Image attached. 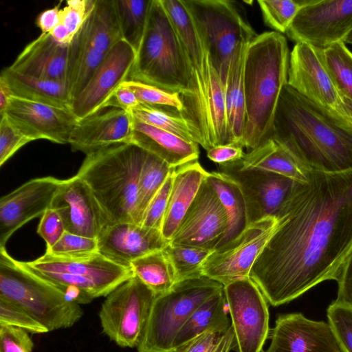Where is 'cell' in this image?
<instances>
[{
	"mask_svg": "<svg viewBox=\"0 0 352 352\" xmlns=\"http://www.w3.org/2000/svg\"><path fill=\"white\" fill-rule=\"evenodd\" d=\"M135 59L134 50L124 40L111 49L72 102L70 109L78 120L107 107L117 88L129 79Z\"/></svg>",
	"mask_w": 352,
	"mask_h": 352,
	"instance_id": "obj_16",
	"label": "cell"
},
{
	"mask_svg": "<svg viewBox=\"0 0 352 352\" xmlns=\"http://www.w3.org/2000/svg\"><path fill=\"white\" fill-rule=\"evenodd\" d=\"M337 111L352 121V100L341 96V102Z\"/></svg>",
	"mask_w": 352,
	"mask_h": 352,
	"instance_id": "obj_57",
	"label": "cell"
},
{
	"mask_svg": "<svg viewBox=\"0 0 352 352\" xmlns=\"http://www.w3.org/2000/svg\"><path fill=\"white\" fill-rule=\"evenodd\" d=\"M286 32L296 43L318 48L344 41L352 31V0H301Z\"/></svg>",
	"mask_w": 352,
	"mask_h": 352,
	"instance_id": "obj_14",
	"label": "cell"
},
{
	"mask_svg": "<svg viewBox=\"0 0 352 352\" xmlns=\"http://www.w3.org/2000/svg\"><path fill=\"white\" fill-rule=\"evenodd\" d=\"M235 163L241 169L271 172L300 183L308 180L310 171L272 138L248 151L242 160Z\"/></svg>",
	"mask_w": 352,
	"mask_h": 352,
	"instance_id": "obj_31",
	"label": "cell"
},
{
	"mask_svg": "<svg viewBox=\"0 0 352 352\" xmlns=\"http://www.w3.org/2000/svg\"><path fill=\"white\" fill-rule=\"evenodd\" d=\"M131 269L134 276L156 296L169 292L177 283L173 266L164 248L132 261Z\"/></svg>",
	"mask_w": 352,
	"mask_h": 352,
	"instance_id": "obj_34",
	"label": "cell"
},
{
	"mask_svg": "<svg viewBox=\"0 0 352 352\" xmlns=\"http://www.w3.org/2000/svg\"><path fill=\"white\" fill-rule=\"evenodd\" d=\"M264 23L278 33H286L301 7V0H259Z\"/></svg>",
	"mask_w": 352,
	"mask_h": 352,
	"instance_id": "obj_40",
	"label": "cell"
},
{
	"mask_svg": "<svg viewBox=\"0 0 352 352\" xmlns=\"http://www.w3.org/2000/svg\"><path fill=\"white\" fill-rule=\"evenodd\" d=\"M0 298L25 311L49 331L70 327L83 315L80 305L23 266L6 248H0Z\"/></svg>",
	"mask_w": 352,
	"mask_h": 352,
	"instance_id": "obj_6",
	"label": "cell"
},
{
	"mask_svg": "<svg viewBox=\"0 0 352 352\" xmlns=\"http://www.w3.org/2000/svg\"><path fill=\"white\" fill-rule=\"evenodd\" d=\"M327 316L342 352H352V307L334 300L327 309Z\"/></svg>",
	"mask_w": 352,
	"mask_h": 352,
	"instance_id": "obj_43",
	"label": "cell"
},
{
	"mask_svg": "<svg viewBox=\"0 0 352 352\" xmlns=\"http://www.w3.org/2000/svg\"><path fill=\"white\" fill-rule=\"evenodd\" d=\"M50 208L59 214L65 231L97 239L109 221L89 186L76 175L63 179Z\"/></svg>",
	"mask_w": 352,
	"mask_h": 352,
	"instance_id": "obj_20",
	"label": "cell"
},
{
	"mask_svg": "<svg viewBox=\"0 0 352 352\" xmlns=\"http://www.w3.org/2000/svg\"><path fill=\"white\" fill-rule=\"evenodd\" d=\"M164 250L173 266L177 282L202 275V265L214 250L170 243Z\"/></svg>",
	"mask_w": 352,
	"mask_h": 352,
	"instance_id": "obj_39",
	"label": "cell"
},
{
	"mask_svg": "<svg viewBox=\"0 0 352 352\" xmlns=\"http://www.w3.org/2000/svg\"><path fill=\"white\" fill-rule=\"evenodd\" d=\"M242 190L248 224L268 217H277L298 182L285 176L259 170L241 169L236 163L221 166Z\"/></svg>",
	"mask_w": 352,
	"mask_h": 352,
	"instance_id": "obj_17",
	"label": "cell"
},
{
	"mask_svg": "<svg viewBox=\"0 0 352 352\" xmlns=\"http://www.w3.org/2000/svg\"><path fill=\"white\" fill-rule=\"evenodd\" d=\"M278 225L277 217L249 223L237 237L212 252L202 265L201 274L223 286L250 277L256 260Z\"/></svg>",
	"mask_w": 352,
	"mask_h": 352,
	"instance_id": "obj_11",
	"label": "cell"
},
{
	"mask_svg": "<svg viewBox=\"0 0 352 352\" xmlns=\"http://www.w3.org/2000/svg\"><path fill=\"white\" fill-rule=\"evenodd\" d=\"M135 94L139 102L155 107H169L177 112L183 109L180 94L170 92L140 81L126 80L122 82Z\"/></svg>",
	"mask_w": 352,
	"mask_h": 352,
	"instance_id": "obj_41",
	"label": "cell"
},
{
	"mask_svg": "<svg viewBox=\"0 0 352 352\" xmlns=\"http://www.w3.org/2000/svg\"><path fill=\"white\" fill-rule=\"evenodd\" d=\"M50 34L56 42L64 45H69L74 38L67 28L61 22Z\"/></svg>",
	"mask_w": 352,
	"mask_h": 352,
	"instance_id": "obj_55",
	"label": "cell"
},
{
	"mask_svg": "<svg viewBox=\"0 0 352 352\" xmlns=\"http://www.w3.org/2000/svg\"><path fill=\"white\" fill-rule=\"evenodd\" d=\"M94 3L95 0H69L61 9V23L67 28L73 38L80 30Z\"/></svg>",
	"mask_w": 352,
	"mask_h": 352,
	"instance_id": "obj_48",
	"label": "cell"
},
{
	"mask_svg": "<svg viewBox=\"0 0 352 352\" xmlns=\"http://www.w3.org/2000/svg\"><path fill=\"white\" fill-rule=\"evenodd\" d=\"M128 80L180 95L188 89L190 69L161 0H151L145 34Z\"/></svg>",
	"mask_w": 352,
	"mask_h": 352,
	"instance_id": "obj_5",
	"label": "cell"
},
{
	"mask_svg": "<svg viewBox=\"0 0 352 352\" xmlns=\"http://www.w3.org/2000/svg\"><path fill=\"white\" fill-rule=\"evenodd\" d=\"M269 336L271 342L264 352H342L328 322L301 313L279 315Z\"/></svg>",
	"mask_w": 352,
	"mask_h": 352,
	"instance_id": "obj_22",
	"label": "cell"
},
{
	"mask_svg": "<svg viewBox=\"0 0 352 352\" xmlns=\"http://www.w3.org/2000/svg\"><path fill=\"white\" fill-rule=\"evenodd\" d=\"M345 43H349L352 45V31L350 32V34L348 35L344 41Z\"/></svg>",
	"mask_w": 352,
	"mask_h": 352,
	"instance_id": "obj_58",
	"label": "cell"
},
{
	"mask_svg": "<svg viewBox=\"0 0 352 352\" xmlns=\"http://www.w3.org/2000/svg\"><path fill=\"white\" fill-rule=\"evenodd\" d=\"M0 120V166H3L17 151L32 140L26 136L3 113Z\"/></svg>",
	"mask_w": 352,
	"mask_h": 352,
	"instance_id": "obj_47",
	"label": "cell"
},
{
	"mask_svg": "<svg viewBox=\"0 0 352 352\" xmlns=\"http://www.w3.org/2000/svg\"><path fill=\"white\" fill-rule=\"evenodd\" d=\"M248 44L241 43L236 47L230 63L225 83L226 115L230 141L231 143H238L241 146L246 119L243 72Z\"/></svg>",
	"mask_w": 352,
	"mask_h": 352,
	"instance_id": "obj_28",
	"label": "cell"
},
{
	"mask_svg": "<svg viewBox=\"0 0 352 352\" xmlns=\"http://www.w3.org/2000/svg\"><path fill=\"white\" fill-rule=\"evenodd\" d=\"M206 151L207 157L220 166L239 162L245 154L243 146L235 142L217 145Z\"/></svg>",
	"mask_w": 352,
	"mask_h": 352,
	"instance_id": "obj_51",
	"label": "cell"
},
{
	"mask_svg": "<svg viewBox=\"0 0 352 352\" xmlns=\"http://www.w3.org/2000/svg\"><path fill=\"white\" fill-rule=\"evenodd\" d=\"M133 133L131 113L108 106L78 120L69 140L73 151L86 155L108 146L131 143Z\"/></svg>",
	"mask_w": 352,
	"mask_h": 352,
	"instance_id": "obj_23",
	"label": "cell"
},
{
	"mask_svg": "<svg viewBox=\"0 0 352 352\" xmlns=\"http://www.w3.org/2000/svg\"><path fill=\"white\" fill-rule=\"evenodd\" d=\"M175 168L170 172L148 204L142 219V226L161 231L168 207Z\"/></svg>",
	"mask_w": 352,
	"mask_h": 352,
	"instance_id": "obj_46",
	"label": "cell"
},
{
	"mask_svg": "<svg viewBox=\"0 0 352 352\" xmlns=\"http://www.w3.org/2000/svg\"><path fill=\"white\" fill-rule=\"evenodd\" d=\"M304 97L337 111L341 96L320 56V48L296 43L289 54L287 83Z\"/></svg>",
	"mask_w": 352,
	"mask_h": 352,
	"instance_id": "obj_21",
	"label": "cell"
},
{
	"mask_svg": "<svg viewBox=\"0 0 352 352\" xmlns=\"http://www.w3.org/2000/svg\"><path fill=\"white\" fill-rule=\"evenodd\" d=\"M174 27L190 69L187 92L181 94L183 110L189 114L201 111L210 91L209 52L201 41L182 0H161Z\"/></svg>",
	"mask_w": 352,
	"mask_h": 352,
	"instance_id": "obj_13",
	"label": "cell"
},
{
	"mask_svg": "<svg viewBox=\"0 0 352 352\" xmlns=\"http://www.w3.org/2000/svg\"><path fill=\"white\" fill-rule=\"evenodd\" d=\"M115 1L123 40L137 55L145 34L151 0Z\"/></svg>",
	"mask_w": 352,
	"mask_h": 352,
	"instance_id": "obj_35",
	"label": "cell"
},
{
	"mask_svg": "<svg viewBox=\"0 0 352 352\" xmlns=\"http://www.w3.org/2000/svg\"><path fill=\"white\" fill-rule=\"evenodd\" d=\"M139 104L140 102L133 91L122 83L113 93L107 107H116L131 112Z\"/></svg>",
	"mask_w": 352,
	"mask_h": 352,
	"instance_id": "obj_53",
	"label": "cell"
},
{
	"mask_svg": "<svg viewBox=\"0 0 352 352\" xmlns=\"http://www.w3.org/2000/svg\"><path fill=\"white\" fill-rule=\"evenodd\" d=\"M207 179L214 188L228 220V230L218 248L237 237L248 225L246 205L240 186L229 174L221 170L208 172Z\"/></svg>",
	"mask_w": 352,
	"mask_h": 352,
	"instance_id": "obj_33",
	"label": "cell"
},
{
	"mask_svg": "<svg viewBox=\"0 0 352 352\" xmlns=\"http://www.w3.org/2000/svg\"><path fill=\"white\" fill-rule=\"evenodd\" d=\"M155 296L133 276L106 296L98 314L102 331L121 347H137Z\"/></svg>",
	"mask_w": 352,
	"mask_h": 352,
	"instance_id": "obj_10",
	"label": "cell"
},
{
	"mask_svg": "<svg viewBox=\"0 0 352 352\" xmlns=\"http://www.w3.org/2000/svg\"><path fill=\"white\" fill-rule=\"evenodd\" d=\"M13 96L8 82L2 74L0 75V115L3 114Z\"/></svg>",
	"mask_w": 352,
	"mask_h": 352,
	"instance_id": "obj_56",
	"label": "cell"
},
{
	"mask_svg": "<svg viewBox=\"0 0 352 352\" xmlns=\"http://www.w3.org/2000/svg\"><path fill=\"white\" fill-rule=\"evenodd\" d=\"M32 141L69 144L78 122L69 108L55 107L12 96L3 113Z\"/></svg>",
	"mask_w": 352,
	"mask_h": 352,
	"instance_id": "obj_19",
	"label": "cell"
},
{
	"mask_svg": "<svg viewBox=\"0 0 352 352\" xmlns=\"http://www.w3.org/2000/svg\"><path fill=\"white\" fill-rule=\"evenodd\" d=\"M34 343L26 331L0 326V352H32Z\"/></svg>",
	"mask_w": 352,
	"mask_h": 352,
	"instance_id": "obj_49",
	"label": "cell"
},
{
	"mask_svg": "<svg viewBox=\"0 0 352 352\" xmlns=\"http://www.w3.org/2000/svg\"><path fill=\"white\" fill-rule=\"evenodd\" d=\"M1 74L6 78L14 96L58 107H71L72 100L65 81L31 76L8 67Z\"/></svg>",
	"mask_w": 352,
	"mask_h": 352,
	"instance_id": "obj_32",
	"label": "cell"
},
{
	"mask_svg": "<svg viewBox=\"0 0 352 352\" xmlns=\"http://www.w3.org/2000/svg\"><path fill=\"white\" fill-rule=\"evenodd\" d=\"M289 54L286 38L275 31L258 34L248 45L243 146L248 151L272 138L278 100L287 83Z\"/></svg>",
	"mask_w": 352,
	"mask_h": 352,
	"instance_id": "obj_3",
	"label": "cell"
},
{
	"mask_svg": "<svg viewBox=\"0 0 352 352\" xmlns=\"http://www.w3.org/2000/svg\"><path fill=\"white\" fill-rule=\"evenodd\" d=\"M76 35L93 49L107 54L123 40L116 1L95 0L92 10Z\"/></svg>",
	"mask_w": 352,
	"mask_h": 352,
	"instance_id": "obj_30",
	"label": "cell"
},
{
	"mask_svg": "<svg viewBox=\"0 0 352 352\" xmlns=\"http://www.w3.org/2000/svg\"><path fill=\"white\" fill-rule=\"evenodd\" d=\"M69 47L56 42L50 33L41 34L8 67L39 78L66 82Z\"/></svg>",
	"mask_w": 352,
	"mask_h": 352,
	"instance_id": "obj_25",
	"label": "cell"
},
{
	"mask_svg": "<svg viewBox=\"0 0 352 352\" xmlns=\"http://www.w3.org/2000/svg\"><path fill=\"white\" fill-rule=\"evenodd\" d=\"M20 263L56 287H74L93 299L106 297L134 276L130 267L118 265L99 252L78 258H60L45 252L34 261Z\"/></svg>",
	"mask_w": 352,
	"mask_h": 352,
	"instance_id": "obj_9",
	"label": "cell"
},
{
	"mask_svg": "<svg viewBox=\"0 0 352 352\" xmlns=\"http://www.w3.org/2000/svg\"><path fill=\"white\" fill-rule=\"evenodd\" d=\"M223 287L200 305L186 321L174 340L173 352H179L190 341L205 332L227 331L231 327Z\"/></svg>",
	"mask_w": 352,
	"mask_h": 352,
	"instance_id": "obj_29",
	"label": "cell"
},
{
	"mask_svg": "<svg viewBox=\"0 0 352 352\" xmlns=\"http://www.w3.org/2000/svg\"><path fill=\"white\" fill-rule=\"evenodd\" d=\"M131 144L155 155L172 168L197 161L199 156L198 144L133 118Z\"/></svg>",
	"mask_w": 352,
	"mask_h": 352,
	"instance_id": "obj_26",
	"label": "cell"
},
{
	"mask_svg": "<svg viewBox=\"0 0 352 352\" xmlns=\"http://www.w3.org/2000/svg\"><path fill=\"white\" fill-rule=\"evenodd\" d=\"M12 326L31 333H43L49 331L28 313L0 298V326Z\"/></svg>",
	"mask_w": 352,
	"mask_h": 352,
	"instance_id": "obj_45",
	"label": "cell"
},
{
	"mask_svg": "<svg viewBox=\"0 0 352 352\" xmlns=\"http://www.w3.org/2000/svg\"><path fill=\"white\" fill-rule=\"evenodd\" d=\"M320 56L340 96L352 100V52L344 41L320 48Z\"/></svg>",
	"mask_w": 352,
	"mask_h": 352,
	"instance_id": "obj_37",
	"label": "cell"
},
{
	"mask_svg": "<svg viewBox=\"0 0 352 352\" xmlns=\"http://www.w3.org/2000/svg\"><path fill=\"white\" fill-rule=\"evenodd\" d=\"M208 172L197 161L175 169L171 192L161 232L170 241L207 177Z\"/></svg>",
	"mask_w": 352,
	"mask_h": 352,
	"instance_id": "obj_27",
	"label": "cell"
},
{
	"mask_svg": "<svg viewBox=\"0 0 352 352\" xmlns=\"http://www.w3.org/2000/svg\"><path fill=\"white\" fill-rule=\"evenodd\" d=\"M147 151L115 144L86 155L76 175L90 188L110 223H136L138 182Z\"/></svg>",
	"mask_w": 352,
	"mask_h": 352,
	"instance_id": "obj_4",
	"label": "cell"
},
{
	"mask_svg": "<svg viewBox=\"0 0 352 352\" xmlns=\"http://www.w3.org/2000/svg\"><path fill=\"white\" fill-rule=\"evenodd\" d=\"M224 286L204 275L180 280L168 292L156 296L138 352H173L174 340L191 314Z\"/></svg>",
	"mask_w": 352,
	"mask_h": 352,
	"instance_id": "obj_7",
	"label": "cell"
},
{
	"mask_svg": "<svg viewBox=\"0 0 352 352\" xmlns=\"http://www.w3.org/2000/svg\"><path fill=\"white\" fill-rule=\"evenodd\" d=\"M338 285L336 302L352 307V252L336 280Z\"/></svg>",
	"mask_w": 352,
	"mask_h": 352,
	"instance_id": "obj_52",
	"label": "cell"
},
{
	"mask_svg": "<svg viewBox=\"0 0 352 352\" xmlns=\"http://www.w3.org/2000/svg\"><path fill=\"white\" fill-rule=\"evenodd\" d=\"M133 119L170 132L184 140L196 142L195 135L188 123L176 111L140 104L131 112Z\"/></svg>",
	"mask_w": 352,
	"mask_h": 352,
	"instance_id": "obj_38",
	"label": "cell"
},
{
	"mask_svg": "<svg viewBox=\"0 0 352 352\" xmlns=\"http://www.w3.org/2000/svg\"><path fill=\"white\" fill-rule=\"evenodd\" d=\"M277 217L278 227L250 273L272 306L338 280L352 252V170H310Z\"/></svg>",
	"mask_w": 352,
	"mask_h": 352,
	"instance_id": "obj_1",
	"label": "cell"
},
{
	"mask_svg": "<svg viewBox=\"0 0 352 352\" xmlns=\"http://www.w3.org/2000/svg\"><path fill=\"white\" fill-rule=\"evenodd\" d=\"M97 241L100 254L118 265L130 268L132 261L164 249L169 243L160 230L132 222L105 226Z\"/></svg>",
	"mask_w": 352,
	"mask_h": 352,
	"instance_id": "obj_24",
	"label": "cell"
},
{
	"mask_svg": "<svg viewBox=\"0 0 352 352\" xmlns=\"http://www.w3.org/2000/svg\"><path fill=\"white\" fill-rule=\"evenodd\" d=\"M224 86L236 47L258 34L236 1L182 0Z\"/></svg>",
	"mask_w": 352,
	"mask_h": 352,
	"instance_id": "obj_8",
	"label": "cell"
},
{
	"mask_svg": "<svg viewBox=\"0 0 352 352\" xmlns=\"http://www.w3.org/2000/svg\"><path fill=\"white\" fill-rule=\"evenodd\" d=\"M272 138L309 170H352V121L287 84L278 100Z\"/></svg>",
	"mask_w": 352,
	"mask_h": 352,
	"instance_id": "obj_2",
	"label": "cell"
},
{
	"mask_svg": "<svg viewBox=\"0 0 352 352\" xmlns=\"http://www.w3.org/2000/svg\"><path fill=\"white\" fill-rule=\"evenodd\" d=\"M36 232L45 241L46 249L52 247L61 238L65 229L56 210L50 208L44 212Z\"/></svg>",
	"mask_w": 352,
	"mask_h": 352,
	"instance_id": "obj_50",
	"label": "cell"
},
{
	"mask_svg": "<svg viewBox=\"0 0 352 352\" xmlns=\"http://www.w3.org/2000/svg\"><path fill=\"white\" fill-rule=\"evenodd\" d=\"M235 347V336L231 325L223 332L207 331L201 334L179 352H230Z\"/></svg>",
	"mask_w": 352,
	"mask_h": 352,
	"instance_id": "obj_44",
	"label": "cell"
},
{
	"mask_svg": "<svg viewBox=\"0 0 352 352\" xmlns=\"http://www.w3.org/2000/svg\"><path fill=\"white\" fill-rule=\"evenodd\" d=\"M60 4L42 11L36 17V24L40 28L41 34L50 33L61 22Z\"/></svg>",
	"mask_w": 352,
	"mask_h": 352,
	"instance_id": "obj_54",
	"label": "cell"
},
{
	"mask_svg": "<svg viewBox=\"0 0 352 352\" xmlns=\"http://www.w3.org/2000/svg\"><path fill=\"white\" fill-rule=\"evenodd\" d=\"M228 227L224 208L206 177L169 243L213 250Z\"/></svg>",
	"mask_w": 352,
	"mask_h": 352,
	"instance_id": "obj_15",
	"label": "cell"
},
{
	"mask_svg": "<svg viewBox=\"0 0 352 352\" xmlns=\"http://www.w3.org/2000/svg\"><path fill=\"white\" fill-rule=\"evenodd\" d=\"M236 352H261L270 336L268 302L250 278L224 285Z\"/></svg>",
	"mask_w": 352,
	"mask_h": 352,
	"instance_id": "obj_12",
	"label": "cell"
},
{
	"mask_svg": "<svg viewBox=\"0 0 352 352\" xmlns=\"http://www.w3.org/2000/svg\"><path fill=\"white\" fill-rule=\"evenodd\" d=\"M63 179L47 176L32 179L0 199V248L12 234L49 209Z\"/></svg>",
	"mask_w": 352,
	"mask_h": 352,
	"instance_id": "obj_18",
	"label": "cell"
},
{
	"mask_svg": "<svg viewBox=\"0 0 352 352\" xmlns=\"http://www.w3.org/2000/svg\"><path fill=\"white\" fill-rule=\"evenodd\" d=\"M174 168H175L170 167L162 160L147 152L138 182L137 224L142 225L148 204Z\"/></svg>",
	"mask_w": 352,
	"mask_h": 352,
	"instance_id": "obj_36",
	"label": "cell"
},
{
	"mask_svg": "<svg viewBox=\"0 0 352 352\" xmlns=\"http://www.w3.org/2000/svg\"><path fill=\"white\" fill-rule=\"evenodd\" d=\"M45 252L60 258H78L90 256L99 252L97 239L65 231L52 247L46 249Z\"/></svg>",
	"mask_w": 352,
	"mask_h": 352,
	"instance_id": "obj_42",
	"label": "cell"
}]
</instances>
